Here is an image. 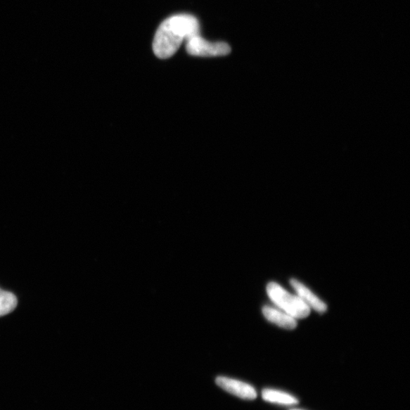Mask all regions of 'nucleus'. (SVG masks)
<instances>
[{
  "label": "nucleus",
  "instance_id": "f257e3e1",
  "mask_svg": "<svg viewBox=\"0 0 410 410\" xmlns=\"http://www.w3.org/2000/svg\"><path fill=\"white\" fill-rule=\"evenodd\" d=\"M199 34V23L196 17L187 14L172 16L158 27L153 43L154 53L160 59H168L184 41Z\"/></svg>",
  "mask_w": 410,
  "mask_h": 410
},
{
  "label": "nucleus",
  "instance_id": "f03ea898",
  "mask_svg": "<svg viewBox=\"0 0 410 410\" xmlns=\"http://www.w3.org/2000/svg\"><path fill=\"white\" fill-rule=\"evenodd\" d=\"M267 293L278 309L295 319H306L309 316L311 309L307 305L297 294L294 295L286 290L278 283H269L267 286Z\"/></svg>",
  "mask_w": 410,
  "mask_h": 410
},
{
  "label": "nucleus",
  "instance_id": "7ed1b4c3",
  "mask_svg": "<svg viewBox=\"0 0 410 410\" xmlns=\"http://www.w3.org/2000/svg\"><path fill=\"white\" fill-rule=\"evenodd\" d=\"M186 51L192 56L214 57L228 55L231 52V47L224 42L207 41L199 34L187 41Z\"/></svg>",
  "mask_w": 410,
  "mask_h": 410
},
{
  "label": "nucleus",
  "instance_id": "20e7f679",
  "mask_svg": "<svg viewBox=\"0 0 410 410\" xmlns=\"http://www.w3.org/2000/svg\"><path fill=\"white\" fill-rule=\"evenodd\" d=\"M216 383L228 393L242 399H255L257 397L255 388L243 381L226 377H218L216 379Z\"/></svg>",
  "mask_w": 410,
  "mask_h": 410
},
{
  "label": "nucleus",
  "instance_id": "39448f33",
  "mask_svg": "<svg viewBox=\"0 0 410 410\" xmlns=\"http://www.w3.org/2000/svg\"><path fill=\"white\" fill-rule=\"evenodd\" d=\"M290 284L295 291V294L307 305L310 309H314L319 313H325L328 309L327 305L323 302L316 294L311 291L306 285L297 279H291Z\"/></svg>",
  "mask_w": 410,
  "mask_h": 410
},
{
  "label": "nucleus",
  "instance_id": "423d86ee",
  "mask_svg": "<svg viewBox=\"0 0 410 410\" xmlns=\"http://www.w3.org/2000/svg\"><path fill=\"white\" fill-rule=\"evenodd\" d=\"M262 312L267 320L281 328L293 330L297 327V319L280 309L265 306Z\"/></svg>",
  "mask_w": 410,
  "mask_h": 410
},
{
  "label": "nucleus",
  "instance_id": "0eeeda50",
  "mask_svg": "<svg viewBox=\"0 0 410 410\" xmlns=\"http://www.w3.org/2000/svg\"><path fill=\"white\" fill-rule=\"evenodd\" d=\"M262 398L266 402L280 405L292 406L299 403V400L292 395L273 389L263 390Z\"/></svg>",
  "mask_w": 410,
  "mask_h": 410
},
{
  "label": "nucleus",
  "instance_id": "6e6552de",
  "mask_svg": "<svg viewBox=\"0 0 410 410\" xmlns=\"http://www.w3.org/2000/svg\"><path fill=\"white\" fill-rule=\"evenodd\" d=\"M17 304L18 300L13 293L0 289V317L11 313Z\"/></svg>",
  "mask_w": 410,
  "mask_h": 410
},
{
  "label": "nucleus",
  "instance_id": "1a4fd4ad",
  "mask_svg": "<svg viewBox=\"0 0 410 410\" xmlns=\"http://www.w3.org/2000/svg\"><path fill=\"white\" fill-rule=\"evenodd\" d=\"M290 410H302V409H290Z\"/></svg>",
  "mask_w": 410,
  "mask_h": 410
}]
</instances>
